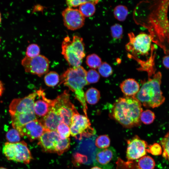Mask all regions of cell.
I'll list each match as a JSON object with an SVG mask.
<instances>
[{
    "instance_id": "cell-12",
    "label": "cell",
    "mask_w": 169,
    "mask_h": 169,
    "mask_svg": "<svg viewBox=\"0 0 169 169\" xmlns=\"http://www.w3.org/2000/svg\"><path fill=\"white\" fill-rule=\"evenodd\" d=\"M64 26L69 29L74 30L82 27L85 18L79 10L68 7L62 13Z\"/></svg>"
},
{
    "instance_id": "cell-3",
    "label": "cell",
    "mask_w": 169,
    "mask_h": 169,
    "mask_svg": "<svg viewBox=\"0 0 169 169\" xmlns=\"http://www.w3.org/2000/svg\"><path fill=\"white\" fill-rule=\"evenodd\" d=\"M162 75L158 72L152 78L143 83L138 92L132 97L138 101L143 105L147 108L157 107L165 102L161 85Z\"/></svg>"
},
{
    "instance_id": "cell-26",
    "label": "cell",
    "mask_w": 169,
    "mask_h": 169,
    "mask_svg": "<svg viewBox=\"0 0 169 169\" xmlns=\"http://www.w3.org/2000/svg\"><path fill=\"white\" fill-rule=\"evenodd\" d=\"M59 80V74L54 71H51L47 73L44 77L45 84L49 87H53L57 85Z\"/></svg>"
},
{
    "instance_id": "cell-15",
    "label": "cell",
    "mask_w": 169,
    "mask_h": 169,
    "mask_svg": "<svg viewBox=\"0 0 169 169\" xmlns=\"http://www.w3.org/2000/svg\"><path fill=\"white\" fill-rule=\"evenodd\" d=\"M60 139L56 131H46L38 139V144L44 152L55 153V144Z\"/></svg>"
},
{
    "instance_id": "cell-33",
    "label": "cell",
    "mask_w": 169,
    "mask_h": 169,
    "mask_svg": "<svg viewBox=\"0 0 169 169\" xmlns=\"http://www.w3.org/2000/svg\"><path fill=\"white\" fill-rule=\"evenodd\" d=\"M98 70L100 74L105 78L109 77L113 73L112 69L111 66L105 62L102 63L98 68Z\"/></svg>"
},
{
    "instance_id": "cell-23",
    "label": "cell",
    "mask_w": 169,
    "mask_h": 169,
    "mask_svg": "<svg viewBox=\"0 0 169 169\" xmlns=\"http://www.w3.org/2000/svg\"><path fill=\"white\" fill-rule=\"evenodd\" d=\"M128 12L127 7L122 5L116 6L113 11V14L115 18L120 21H123L125 20L128 16Z\"/></svg>"
},
{
    "instance_id": "cell-11",
    "label": "cell",
    "mask_w": 169,
    "mask_h": 169,
    "mask_svg": "<svg viewBox=\"0 0 169 169\" xmlns=\"http://www.w3.org/2000/svg\"><path fill=\"white\" fill-rule=\"evenodd\" d=\"M117 158L116 151L112 147L98 149L95 154L94 163L102 169H112Z\"/></svg>"
},
{
    "instance_id": "cell-39",
    "label": "cell",
    "mask_w": 169,
    "mask_h": 169,
    "mask_svg": "<svg viewBox=\"0 0 169 169\" xmlns=\"http://www.w3.org/2000/svg\"><path fill=\"white\" fill-rule=\"evenodd\" d=\"M4 90L3 85L1 81L0 80V97L2 96Z\"/></svg>"
},
{
    "instance_id": "cell-41",
    "label": "cell",
    "mask_w": 169,
    "mask_h": 169,
    "mask_svg": "<svg viewBox=\"0 0 169 169\" xmlns=\"http://www.w3.org/2000/svg\"><path fill=\"white\" fill-rule=\"evenodd\" d=\"M0 169H8L5 167H0Z\"/></svg>"
},
{
    "instance_id": "cell-40",
    "label": "cell",
    "mask_w": 169,
    "mask_h": 169,
    "mask_svg": "<svg viewBox=\"0 0 169 169\" xmlns=\"http://www.w3.org/2000/svg\"><path fill=\"white\" fill-rule=\"evenodd\" d=\"M91 169H102L98 166H96L92 167V168H91Z\"/></svg>"
},
{
    "instance_id": "cell-29",
    "label": "cell",
    "mask_w": 169,
    "mask_h": 169,
    "mask_svg": "<svg viewBox=\"0 0 169 169\" xmlns=\"http://www.w3.org/2000/svg\"><path fill=\"white\" fill-rule=\"evenodd\" d=\"M110 140L108 136L102 135L98 136L95 141V145L100 149H105L109 147Z\"/></svg>"
},
{
    "instance_id": "cell-2",
    "label": "cell",
    "mask_w": 169,
    "mask_h": 169,
    "mask_svg": "<svg viewBox=\"0 0 169 169\" xmlns=\"http://www.w3.org/2000/svg\"><path fill=\"white\" fill-rule=\"evenodd\" d=\"M37 91L21 98H16L11 102L9 111L12 125L17 130L25 124L37 119L34 110Z\"/></svg>"
},
{
    "instance_id": "cell-42",
    "label": "cell",
    "mask_w": 169,
    "mask_h": 169,
    "mask_svg": "<svg viewBox=\"0 0 169 169\" xmlns=\"http://www.w3.org/2000/svg\"><path fill=\"white\" fill-rule=\"evenodd\" d=\"M1 13H0V23L1 22Z\"/></svg>"
},
{
    "instance_id": "cell-16",
    "label": "cell",
    "mask_w": 169,
    "mask_h": 169,
    "mask_svg": "<svg viewBox=\"0 0 169 169\" xmlns=\"http://www.w3.org/2000/svg\"><path fill=\"white\" fill-rule=\"evenodd\" d=\"M38 99L35 101L34 110L36 115L43 117L46 115L52 106L53 100L47 98L44 90L40 88L37 91Z\"/></svg>"
},
{
    "instance_id": "cell-36",
    "label": "cell",
    "mask_w": 169,
    "mask_h": 169,
    "mask_svg": "<svg viewBox=\"0 0 169 169\" xmlns=\"http://www.w3.org/2000/svg\"><path fill=\"white\" fill-rule=\"evenodd\" d=\"M147 152L154 156H159L162 154V148L160 144L155 143L148 146Z\"/></svg>"
},
{
    "instance_id": "cell-21",
    "label": "cell",
    "mask_w": 169,
    "mask_h": 169,
    "mask_svg": "<svg viewBox=\"0 0 169 169\" xmlns=\"http://www.w3.org/2000/svg\"><path fill=\"white\" fill-rule=\"evenodd\" d=\"M86 101L90 105H95L99 101L100 98L99 91L92 87L89 89L85 93Z\"/></svg>"
},
{
    "instance_id": "cell-24",
    "label": "cell",
    "mask_w": 169,
    "mask_h": 169,
    "mask_svg": "<svg viewBox=\"0 0 169 169\" xmlns=\"http://www.w3.org/2000/svg\"><path fill=\"white\" fill-rule=\"evenodd\" d=\"M70 146V139L68 138L65 139L60 138L56 143L55 147V153L59 155H62L67 151Z\"/></svg>"
},
{
    "instance_id": "cell-35",
    "label": "cell",
    "mask_w": 169,
    "mask_h": 169,
    "mask_svg": "<svg viewBox=\"0 0 169 169\" xmlns=\"http://www.w3.org/2000/svg\"><path fill=\"white\" fill-rule=\"evenodd\" d=\"M99 73L94 69H90L87 72L86 79L89 84L96 83L100 79Z\"/></svg>"
},
{
    "instance_id": "cell-19",
    "label": "cell",
    "mask_w": 169,
    "mask_h": 169,
    "mask_svg": "<svg viewBox=\"0 0 169 169\" xmlns=\"http://www.w3.org/2000/svg\"><path fill=\"white\" fill-rule=\"evenodd\" d=\"M99 1L90 0L79 6V10L84 17H89L92 16L95 11V5Z\"/></svg>"
},
{
    "instance_id": "cell-22",
    "label": "cell",
    "mask_w": 169,
    "mask_h": 169,
    "mask_svg": "<svg viewBox=\"0 0 169 169\" xmlns=\"http://www.w3.org/2000/svg\"><path fill=\"white\" fill-rule=\"evenodd\" d=\"M155 166L154 160L149 156H144L138 161V166L139 169H154Z\"/></svg>"
},
{
    "instance_id": "cell-18",
    "label": "cell",
    "mask_w": 169,
    "mask_h": 169,
    "mask_svg": "<svg viewBox=\"0 0 169 169\" xmlns=\"http://www.w3.org/2000/svg\"><path fill=\"white\" fill-rule=\"evenodd\" d=\"M120 88L126 96L133 97L140 90L139 84L134 79L129 78L123 81L120 85Z\"/></svg>"
},
{
    "instance_id": "cell-30",
    "label": "cell",
    "mask_w": 169,
    "mask_h": 169,
    "mask_svg": "<svg viewBox=\"0 0 169 169\" xmlns=\"http://www.w3.org/2000/svg\"><path fill=\"white\" fill-rule=\"evenodd\" d=\"M56 131L62 139L69 138L70 135L69 126L63 122L60 123L58 125Z\"/></svg>"
},
{
    "instance_id": "cell-1",
    "label": "cell",
    "mask_w": 169,
    "mask_h": 169,
    "mask_svg": "<svg viewBox=\"0 0 169 169\" xmlns=\"http://www.w3.org/2000/svg\"><path fill=\"white\" fill-rule=\"evenodd\" d=\"M141 105L132 97L120 98L113 105L111 116L125 127L139 126L141 123L140 117L143 111Z\"/></svg>"
},
{
    "instance_id": "cell-32",
    "label": "cell",
    "mask_w": 169,
    "mask_h": 169,
    "mask_svg": "<svg viewBox=\"0 0 169 169\" xmlns=\"http://www.w3.org/2000/svg\"><path fill=\"white\" fill-rule=\"evenodd\" d=\"M40 53V49L39 46L36 44H31L27 48L26 56L30 58H34L39 55Z\"/></svg>"
},
{
    "instance_id": "cell-7",
    "label": "cell",
    "mask_w": 169,
    "mask_h": 169,
    "mask_svg": "<svg viewBox=\"0 0 169 169\" xmlns=\"http://www.w3.org/2000/svg\"><path fill=\"white\" fill-rule=\"evenodd\" d=\"M129 36L130 41L125 46L128 52L135 56L148 54L152 40L151 35L142 32L135 36L131 33Z\"/></svg>"
},
{
    "instance_id": "cell-38",
    "label": "cell",
    "mask_w": 169,
    "mask_h": 169,
    "mask_svg": "<svg viewBox=\"0 0 169 169\" xmlns=\"http://www.w3.org/2000/svg\"><path fill=\"white\" fill-rule=\"evenodd\" d=\"M162 63L166 68L169 69V55L165 56L163 57Z\"/></svg>"
},
{
    "instance_id": "cell-28",
    "label": "cell",
    "mask_w": 169,
    "mask_h": 169,
    "mask_svg": "<svg viewBox=\"0 0 169 169\" xmlns=\"http://www.w3.org/2000/svg\"><path fill=\"white\" fill-rule=\"evenodd\" d=\"M141 122L146 125L152 123L155 119L154 113L149 110L143 111L140 117Z\"/></svg>"
},
{
    "instance_id": "cell-34",
    "label": "cell",
    "mask_w": 169,
    "mask_h": 169,
    "mask_svg": "<svg viewBox=\"0 0 169 169\" xmlns=\"http://www.w3.org/2000/svg\"><path fill=\"white\" fill-rule=\"evenodd\" d=\"M111 34L112 37L115 39H120L122 38L123 29L122 26L116 23L110 27Z\"/></svg>"
},
{
    "instance_id": "cell-27",
    "label": "cell",
    "mask_w": 169,
    "mask_h": 169,
    "mask_svg": "<svg viewBox=\"0 0 169 169\" xmlns=\"http://www.w3.org/2000/svg\"><path fill=\"white\" fill-rule=\"evenodd\" d=\"M160 144L162 148V156L169 162V131L161 139Z\"/></svg>"
},
{
    "instance_id": "cell-31",
    "label": "cell",
    "mask_w": 169,
    "mask_h": 169,
    "mask_svg": "<svg viewBox=\"0 0 169 169\" xmlns=\"http://www.w3.org/2000/svg\"><path fill=\"white\" fill-rule=\"evenodd\" d=\"M21 136L18 131L14 128L9 130L6 135L8 142L10 143H16L20 141Z\"/></svg>"
},
{
    "instance_id": "cell-5",
    "label": "cell",
    "mask_w": 169,
    "mask_h": 169,
    "mask_svg": "<svg viewBox=\"0 0 169 169\" xmlns=\"http://www.w3.org/2000/svg\"><path fill=\"white\" fill-rule=\"evenodd\" d=\"M2 151L9 160L28 164L33 159L27 144L23 141L16 143L7 142L3 145Z\"/></svg>"
},
{
    "instance_id": "cell-20",
    "label": "cell",
    "mask_w": 169,
    "mask_h": 169,
    "mask_svg": "<svg viewBox=\"0 0 169 169\" xmlns=\"http://www.w3.org/2000/svg\"><path fill=\"white\" fill-rule=\"evenodd\" d=\"M71 43L79 56L83 59L85 55L83 38L78 36H74Z\"/></svg>"
},
{
    "instance_id": "cell-14",
    "label": "cell",
    "mask_w": 169,
    "mask_h": 169,
    "mask_svg": "<svg viewBox=\"0 0 169 169\" xmlns=\"http://www.w3.org/2000/svg\"><path fill=\"white\" fill-rule=\"evenodd\" d=\"M62 54L69 64L72 68L80 66L82 62L76 50L71 43L69 36L65 37L62 44Z\"/></svg>"
},
{
    "instance_id": "cell-43",
    "label": "cell",
    "mask_w": 169,
    "mask_h": 169,
    "mask_svg": "<svg viewBox=\"0 0 169 169\" xmlns=\"http://www.w3.org/2000/svg\"></svg>"
},
{
    "instance_id": "cell-10",
    "label": "cell",
    "mask_w": 169,
    "mask_h": 169,
    "mask_svg": "<svg viewBox=\"0 0 169 169\" xmlns=\"http://www.w3.org/2000/svg\"><path fill=\"white\" fill-rule=\"evenodd\" d=\"M126 157L128 160L138 159L146 154L148 145L147 142L136 136L128 140Z\"/></svg>"
},
{
    "instance_id": "cell-13",
    "label": "cell",
    "mask_w": 169,
    "mask_h": 169,
    "mask_svg": "<svg viewBox=\"0 0 169 169\" xmlns=\"http://www.w3.org/2000/svg\"><path fill=\"white\" fill-rule=\"evenodd\" d=\"M16 130L21 136H26L31 141L39 139L46 131L38 119L29 122Z\"/></svg>"
},
{
    "instance_id": "cell-37",
    "label": "cell",
    "mask_w": 169,
    "mask_h": 169,
    "mask_svg": "<svg viewBox=\"0 0 169 169\" xmlns=\"http://www.w3.org/2000/svg\"><path fill=\"white\" fill-rule=\"evenodd\" d=\"M90 0H68L66 3L68 8H72L80 6L81 4L88 2Z\"/></svg>"
},
{
    "instance_id": "cell-25",
    "label": "cell",
    "mask_w": 169,
    "mask_h": 169,
    "mask_svg": "<svg viewBox=\"0 0 169 169\" xmlns=\"http://www.w3.org/2000/svg\"><path fill=\"white\" fill-rule=\"evenodd\" d=\"M86 63L89 67L93 69L98 68L102 63L100 58L95 54L87 56Z\"/></svg>"
},
{
    "instance_id": "cell-8",
    "label": "cell",
    "mask_w": 169,
    "mask_h": 169,
    "mask_svg": "<svg viewBox=\"0 0 169 169\" xmlns=\"http://www.w3.org/2000/svg\"><path fill=\"white\" fill-rule=\"evenodd\" d=\"M49 64L48 59L41 55L33 58L25 56L21 61V64L26 72L36 74L39 77L48 71Z\"/></svg>"
},
{
    "instance_id": "cell-17",
    "label": "cell",
    "mask_w": 169,
    "mask_h": 169,
    "mask_svg": "<svg viewBox=\"0 0 169 169\" xmlns=\"http://www.w3.org/2000/svg\"><path fill=\"white\" fill-rule=\"evenodd\" d=\"M46 131H56L58 125L63 122L57 112L52 107L47 114L39 120Z\"/></svg>"
},
{
    "instance_id": "cell-9",
    "label": "cell",
    "mask_w": 169,
    "mask_h": 169,
    "mask_svg": "<svg viewBox=\"0 0 169 169\" xmlns=\"http://www.w3.org/2000/svg\"><path fill=\"white\" fill-rule=\"evenodd\" d=\"M69 127L70 135L74 137L90 136L95 132L88 117L79 113L73 116Z\"/></svg>"
},
{
    "instance_id": "cell-6",
    "label": "cell",
    "mask_w": 169,
    "mask_h": 169,
    "mask_svg": "<svg viewBox=\"0 0 169 169\" xmlns=\"http://www.w3.org/2000/svg\"><path fill=\"white\" fill-rule=\"evenodd\" d=\"M70 95L65 90L56 98L53 100L52 107L57 112L63 122L70 126L73 116L79 113L69 99Z\"/></svg>"
},
{
    "instance_id": "cell-4",
    "label": "cell",
    "mask_w": 169,
    "mask_h": 169,
    "mask_svg": "<svg viewBox=\"0 0 169 169\" xmlns=\"http://www.w3.org/2000/svg\"><path fill=\"white\" fill-rule=\"evenodd\" d=\"M86 70L81 66L69 68L62 75L60 84L63 83L74 93L75 98L82 105L85 116L87 117V107L83 90L84 87L89 84L86 79Z\"/></svg>"
}]
</instances>
